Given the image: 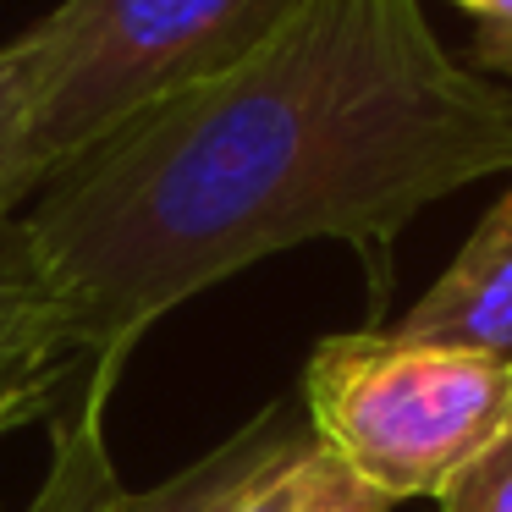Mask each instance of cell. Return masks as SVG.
Returning <instances> with one entry per match:
<instances>
[{
  "label": "cell",
  "instance_id": "obj_1",
  "mask_svg": "<svg viewBox=\"0 0 512 512\" xmlns=\"http://www.w3.org/2000/svg\"><path fill=\"white\" fill-rule=\"evenodd\" d=\"M512 177V89L463 67L424 0H298L243 61L45 182L28 221L83 364L303 243L386 265L408 221Z\"/></svg>",
  "mask_w": 512,
  "mask_h": 512
},
{
  "label": "cell",
  "instance_id": "obj_9",
  "mask_svg": "<svg viewBox=\"0 0 512 512\" xmlns=\"http://www.w3.org/2000/svg\"><path fill=\"white\" fill-rule=\"evenodd\" d=\"M298 512H391L386 496H375L369 485H358L336 457H314V474H309V490H303Z\"/></svg>",
  "mask_w": 512,
  "mask_h": 512
},
{
  "label": "cell",
  "instance_id": "obj_4",
  "mask_svg": "<svg viewBox=\"0 0 512 512\" xmlns=\"http://www.w3.org/2000/svg\"><path fill=\"white\" fill-rule=\"evenodd\" d=\"M116 375L122 369H83V397L50 424V468L23 512H226L259 479L314 452V430L303 408L270 402L171 479L133 490L116 474L111 441H105V402H111Z\"/></svg>",
  "mask_w": 512,
  "mask_h": 512
},
{
  "label": "cell",
  "instance_id": "obj_7",
  "mask_svg": "<svg viewBox=\"0 0 512 512\" xmlns=\"http://www.w3.org/2000/svg\"><path fill=\"white\" fill-rule=\"evenodd\" d=\"M45 188L34 166V72L23 39L0 50V221H12L28 193Z\"/></svg>",
  "mask_w": 512,
  "mask_h": 512
},
{
  "label": "cell",
  "instance_id": "obj_11",
  "mask_svg": "<svg viewBox=\"0 0 512 512\" xmlns=\"http://www.w3.org/2000/svg\"><path fill=\"white\" fill-rule=\"evenodd\" d=\"M314 457H320V446H314V452H303L298 463L276 468L270 479H259V485L248 490L243 501H232L226 512H298L303 490H309V474H314Z\"/></svg>",
  "mask_w": 512,
  "mask_h": 512
},
{
  "label": "cell",
  "instance_id": "obj_8",
  "mask_svg": "<svg viewBox=\"0 0 512 512\" xmlns=\"http://www.w3.org/2000/svg\"><path fill=\"white\" fill-rule=\"evenodd\" d=\"M441 512H512V430L441 490Z\"/></svg>",
  "mask_w": 512,
  "mask_h": 512
},
{
  "label": "cell",
  "instance_id": "obj_3",
  "mask_svg": "<svg viewBox=\"0 0 512 512\" xmlns=\"http://www.w3.org/2000/svg\"><path fill=\"white\" fill-rule=\"evenodd\" d=\"M298 0H61L23 34L34 166L56 182L127 122L243 61Z\"/></svg>",
  "mask_w": 512,
  "mask_h": 512
},
{
  "label": "cell",
  "instance_id": "obj_10",
  "mask_svg": "<svg viewBox=\"0 0 512 512\" xmlns=\"http://www.w3.org/2000/svg\"><path fill=\"white\" fill-rule=\"evenodd\" d=\"M474 72L512 89V0H485L474 12Z\"/></svg>",
  "mask_w": 512,
  "mask_h": 512
},
{
  "label": "cell",
  "instance_id": "obj_6",
  "mask_svg": "<svg viewBox=\"0 0 512 512\" xmlns=\"http://www.w3.org/2000/svg\"><path fill=\"white\" fill-rule=\"evenodd\" d=\"M67 314L45 276L28 221H0V402L61 391L72 375Z\"/></svg>",
  "mask_w": 512,
  "mask_h": 512
},
{
  "label": "cell",
  "instance_id": "obj_5",
  "mask_svg": "<svg viewBox=\"0 0 512 512\" xmlns=\"http://www.w3.org/2000/svg\"><path fill=\"white\" fill-rule=\"evenodd\" d=\"M391 331L419 342H457L512 358V182L485 215L474 237L457 248L430 292L402 314Z\"/></svg>",
  "mask_w": 512,
  "mask_h": 512
},
{
  "label": "cell",
  "instance_id": "obj_12",
  "mask_svg": "<svg viewBox=\"0 0 512 512\" xmlns=\"http://www.w3.org/2000/svg\"><path fill=\"white\" fill-rule=\"evenodd\" d=\"M56 397H61V391H34V397L0 402V435H12V430H23V424L45 419V413H56Z\"/></svg>",
  "mask_w": 512,
  "mask_h": 512
},
{
  "label": "cell",
  "instance_id": "obj_2",
  "mask_svg": "<svg viewBox=\"0 0 512 512\" xmlns=\"http://www.w3.org/2000/svg\"><path fill=\"white\" fill-rule=\"evenodd\" d=\"M298 391L314 446L391 507L441 496L512 430V358L391 325L325 336Z\"/></svg>",
  "mask_w": 512,
  "mask_h": 512
},
{
  "label": "cell",
  "instance_id": "obj_13",
  "mask_svg": "<svg viewBox=\"0 0 512 512\" xmlns=\"http://www.w3.org/2000/svg\"><path fill=\"white\" fill-rule=\"evenodd\" d=\"M452 6H463V12H468V17H474V12H479V6H485V0H452Z\"/></svg>",
  "mask_w": 512,
  "mask_h": 512
}]
</instances>
